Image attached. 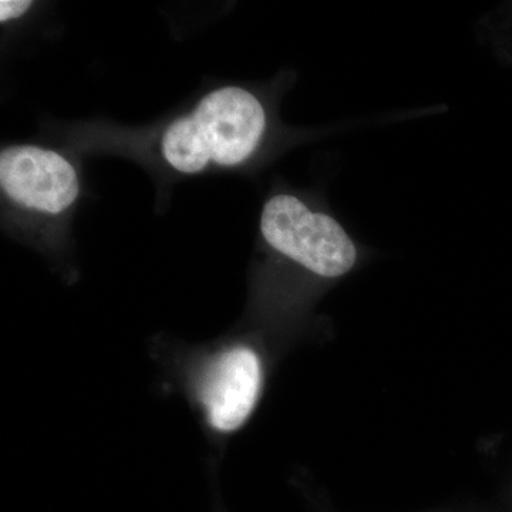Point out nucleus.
Listing matches in <instances>:
<instances>
[{
	"mask_svg": "<svg viewBox=\"0 0 512 512\" xmlns=\"http://www.w3.org/2000/svg\"><path fill=\"white\" fill-rule=\"evenodd\" d=\"M259 228L272 251L319 278H340L356 265L355 242L339 221L295 195L269 198Z\"/></svg>",
	"mask_w": 512,
	"mask_h": 512,
	"instance_id": "7ed1b4c3",
	"label": "nucleus"
},
{
	"mask_svg": "<svg viewBox=\"0 0 512 512\" xmlns=\"http://www.w3.org/2000/svg\"><path fill=\"white\" fill-rule=\"evenodd\" d=\"M32 6L33 2L30 0H2L0 2V22L6 23L22 18Z\"/></svg>",
	"mask_w": 512,
	"mask_h": 512,
	"instance_id": "39448f33",
	"label": "nucleus"
},
{
	"mask_svg": "<svg viewBox=\"0 0 512 512\" xmlns=\"http://www.w3.org/2000/svg\"><path fill=\"white\" fill-rule=\"evenodd\" d=\"M0 187L19 207L47 215L69 210L80 192L73 164L57 151L37 146H12L2 151Z\"/></svg>",
	"mask_w": 512,
	"mask_h": 512,
	"instance_id": "20e7f679",
	"label": "nucleus"
},
{
	"mask_svg": "<svg viewBox=\"0 0 512 512\" xmlns=\"http://www.w3.org/2000/svg\"><path fill=\"white\" fill-rule=\"evenodd\" d=\"M266 127L264 104L254 93L239 86L220 87L165 128L161 156L181 174H198L211 164L237 167L254 156Z\"/></svg>",
	"mask_w": 512,
	"mask_h": 512,
	"instance_id": "f03ea898",
	"label": "nucleus"
},
{
	"mask_svg": "<svg viewBox=\"0 0 512 512\" xmlns=\"http://www.w3.org/2000/svg\"><path fill=\"white\" fill-rule=\"evenodd\" d=\"M214 512H227L224 508V503H222L220 494L218 493L214 495Z\"/></svg>",
	"mask_w": 512,
	"mask_h": 512,
	"instance_id": "423d86ee",
	"label": "nucleus"
},
{
	"mask_svg": "<svg viewBox=\"0 0 512 512\" xmlns=\"http://www.w3.org/2000/svg\"><path fill=\"white\" fill-rule=\"evenodd\" d=\"M161 370L165 393L185 397L205 436L224 448L251 419L265 384V363L259 350L238 338L205 345L163 340L150 348Z\"/></svg>",
	"mask_w": 512,
	"mask_h": 512,
	"instance_id": "f257e3e1",
	"label": "nucleus"
}]
</instances>
